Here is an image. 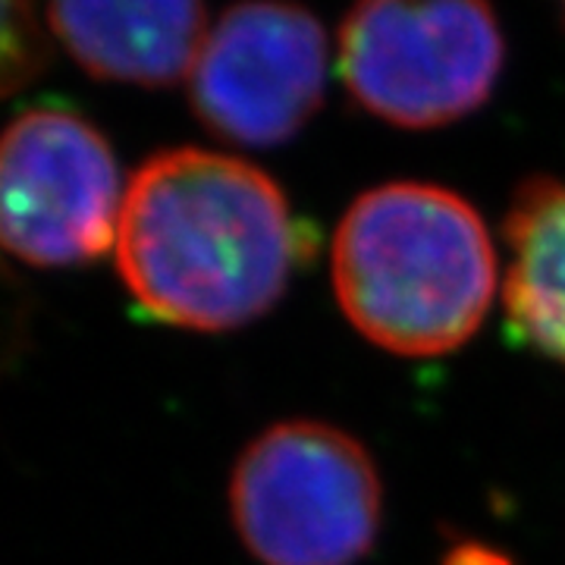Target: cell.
Here are the masks:
<instances>
[{
    "label": "cell",
    "mask_w": 565,
    "mask_h": 565,
    "mask_svg": "<svg viewBox=\"0 0 565 565\" xmlns=\"http://www.w3.org/2000/svg\"><path fill=\"white\" fill-rule=\"evenodd\" d=\"M192 110L223 141L274 148L315 117L327 88L321 20L296 3H239L207 29Z\"/></svg>",
    "instance_id": "6"
},
{
    "label": "cell",
    "mask_w": 565,
    "mask_h": 565,
    "mask_svg": "<svg viewBox=\"0 0 565 565\" xmlns=\"http://www.w3.org/2000/svg\"><path fill=\"white\" fill-rule=\"evenodd\" d=\"M22 337V296L20 282L13 280V274L0 262V374L7 371V364L13 362V352L20 345Z\"/></svg>",
    "instance_id": "10"
},
{
    "label": "cell",
    "mask_w": 565,
    "mask_h": 565,
    "mask_svg": "<svg viewBox=\"0 0 565 565\" xmlns=\"http://www.w3.org/2000/svg\"><path fill=\"white\" fill-rule=\"evenodd\" d=\"M503 233L505 321L522 343L565 367V180L519 185Z\"/></svg>",
    "instance_id": "8"
},
{
    "label": "cell",
    "mask_w": 565,
    "mask_h": 565,
    "mask_svg": "<svg viewBox=\"0 0 565 565\" xmlns=\"http://www.w3.org/2000/svg\"><path fill=\"white\" fill-rule=\"evenodd\" d=\"M114 252L148 315L221 333L280 302L305 248L292 207L262 167L173 148L141 163L126 185Z\"/></svg>",
    "instance_id": "1"
},
{
    "label": "cell",
    "mask_w": 565,
    "mask_h": 565,
    "mask_svg": "<svg viewBox=\"0 0 565 565\" xmlns=\"http://www.w3.org/2000/svg\"><path fill=\"white\" fill-rule=\"evenodd\" d=\"M51 35L95 79L161 88L192 76L207 39V10L192 0L51 3Z\"/></svg>",
    "instance_id": "7"
},
{
    "label": "cell",
    "mask_w": 565,
    "mask_h": 565,
    "mask_svg": "<svg viewBox=\"0 0 565 565\" xmlns=\"http://www.w3.org/2000/svg\"><path fill=\"white\" fill-rule=\"evenodd\" d=\"M126 189L114 148L70 110H29L0 132V252L76 267L117 248Z\"/></svg>",
    "instance_id": "5"
},
{
    "label": "cell",
    "mask_w": 565,
    "mask_h": 565,
    "mask_svg": "<svg viewBox=\"0 0 565 565\" xmlns=\"http://www.w3.org/2000/svg\"><path fill=\"white\" fill-rule=\"evenodd\" d=\"M384 490L371 452L323 422H282L245 446L230 512L264 565H355L377 541Z\"/></svg>",
    "instance_id": "3"
},
{
    "label": "cell",
    "mask_w": 565,
    "mask_h": 565,
    "mask_svg": "<svg viewBox=\"0 0 565 565\" xmlns=\"http://www.w3.org/2000/svg\"><path fill=\"white\" fill-rule=\"evenodd\" d=\"M51 63V29L39 10L20 0H0V98L22 92Z\"/></svg>",
    "instance_id": "9"
},
{
    "label": "cell",
    "mask_w": 565,
    "mask_h": 565,
    "mask_svg": "<svg viewBox=\"0 0 565 565\" xmlns=\"http://www.w3.org/2000/svg\"><path fill=\"white\" fill-rule=\"evenodd\" d=\"M333 289L349 323L393 355L465 345L497 292L481 214L434 182H384L349 204L333 239Z\"/></svg>",
    "instance_id": "2"
},
{
    "label": "cell",
    "mask_w": 565,
    "mask_h": 565,
    "mask_svg": "<svg viewBox=\"0 0 565 565\" xmlns=\"http://www.w3.org/2000/svg\"><path fill=\"white\" fill-rule=\"evenodd\" d=\"M444 565H512V559L503 556V553H497V550H490V546L462 544L456 546V550H449Z\"/></svg>",
    "instance_id": "11"
},
{
    "label": "cell",
    "mask_w": 565,
    "mask_h": 565,
    "mask_svg": "<svg viewBox=\"0 0 565 565\" xmlns=\"http://www.w3.org/2000/svg\"><path fill=\"white\" fill-rule=\"evenodd\" d=\"M497 13L475 0H374L340 25V76L377 120L437 129L475 114L503 73Z\"/></svg>",
    "instance_id": "4"
}]
</instances>
